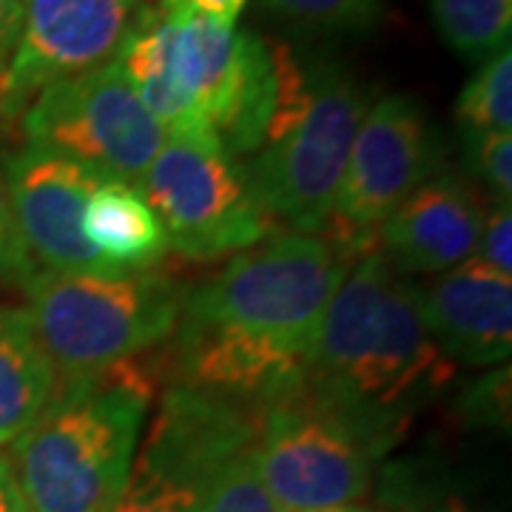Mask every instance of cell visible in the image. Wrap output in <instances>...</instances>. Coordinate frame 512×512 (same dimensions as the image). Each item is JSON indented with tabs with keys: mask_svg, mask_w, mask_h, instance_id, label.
Masks as SVG:
<instances>
[{
	"mask_svg": "<svg viewBox=\"0 0 512 512\" xmlns=\"http://www.w3.org/2000/svg\"><path fill=\"white\" fill-rule=\"evenodd\" d=\"M350 248L313 234L268 237L197 291L177 322L185 387L231 402H279L305 382V356L342 279Z\"/></svg>",
	"mask_w": 512,
	"mask_h": 512,
	"instance_id": "cell-1",
	"label": "cell"
},
{
	"mask_svg": "<svg viewBox=\"0 0 512 512\" xmlns=\"http://www.w3.org/2000/svg\"><path fill=\"white\" fill-rule=\"evenodd\" d=\"M117 66L165 134L254 154L305 94L308 72L288 46L191 12L143 9Z\"/></svg>",
	"mask_w": 512,
	"mask_h": 512,
	"instance_id": "cell-2",
	"label": "cell"
},
{
	"mask_svg": "<svg viewBox=\"0 0 512 512\" xmlns=\"http://www.w3.org/2000/svg\"><path fill=\"white\" fill-rule=\"evenodd\" d=\"M456 376L424 325L419 291L365 251L336 288L305 356V387L393 436Z\"/></svg>",
	"mask_w": 512,
	"mask_h": 512,
	"instance_id": "cell-3",
	"label": "cell"
},
{
	"mask_svg": "<svg viewBox=\"0 0 512 512\" xmlns=\"http://www.w3.org/2000/svg\"><path fill=\"white\" fill-rule=\"evenodd\" d=\"M151 402L143 370L57 376L40 419L12 444V470L29 512H114L134 470Z\"/></svg>",
	"mask_w": 512,
	"mask_h": 512,
	"instance_id": "cell-4",
	"label": "cell"
},
{
	"mask_svg": "<svg viewBox=\"0 0 512 512\" xmlns=\"http://www.w3.org/2000/svg\"><path fill=\"white\" fill-rule=\"evenodd\" d=\"M29 316L57 376L100 373L165 342L180 322L183 288L154 268L114 274L26 276Z\"/></svg>",
	"mask_w": 512,
	"mask_h": 512,
	"instance_id": "cell-5",
	"label": "cell"
},
{
	"mask_svg": "<svg viewBox=\"0 0 512 512\" xmlns=\"http://www.w3.org/2000/svg\"><path fill=\"white\" fill-rule=\"evenodd\" d=\"M367 111V94L336 66H316L293 111L242 165L256 202L296 234L322 231L336 211L350 146Z\"/></svg>",
	"mask_w": 512,
	"mask_h": 512,
	"instance_id": "cell-6",
	"label": "cell"
},
{
	"mask_svg": "<svg viewBox=\"0 0 512 512\" xmlns=\"http://www.w3.org/2000/svg\"><path fill=\"white\" fill-rule=\"evenodd\" d=\"M387 436L305 384L262 407L256 458L282 512L348 507L365 498Z\"/></svg>",
	"mask_w": 512,
	"mask_h": 512,
	"instance_id": "cell-7",
	"label": "cell"
},
{
	"mask_svg": "<svg viewBox=\"0 0 512 512\" xmlns=\"http://www.w3.org/2000/svg\"><path fill=\"white\" fill-rule=\"evenodd\" d=\"M134 188L163 225L168 248L185 259L239 254L274 234L242 165L208 137L165 134Z\"/></svg>",
	"mask_w": 512,
	"mask_h": 512,
	"instance_id": "cell-8",
	"label": "cell"
},
{
	"mask_svg": "<svg viewBox=\"0 0 512 512\" xmlns=\"http://www.w3.org/2000/svg\"><path fill=\"white\" fill-rule=\"evenodd\" d=\"M32 146L52 148L103 180L137 183L165 143L117 60L94 72L52 83L23 109Z\"/></svg>",
	"mask_w": 512,
	"mask_h": 512,
	"instance_id": "cell-9",
	"label": "cell"
},
{
	"mask_svg": "<svg viewBox=\"0 0 512 512\" xmlns=\"http://www.w3.org/2000/svg\"><path fill=\"white\" fill-rule=\"evenodd\" d=\"M143 0H23L15 52L0 74V111L18 114L40 89L111 63Z\"/></svg>",
	"mask_w": 512,
	"mask_h": 512,
	"instance_id": "cell-10",
	"label": "cell"
},
{
	"mask_svg": "<svg viewBox=\"0 0 512 512\" xmlns=\"http://www.w3.org/2000/svg\"><path fill=\"white\" fill-rule=\"evenodd\" d=\"M441 151L416 100L387 94L367 106L350 146L333 217L379 228L421 183L439 174Z\"/></svg>",
	"mask_w": 512,
	"mask_h": 512,
	"instance_id": "cell-11",
	"label": "cell"
},
{
	"mask_svg": "<svg viewBox=\"0 0 512 512\" xmlns=\"http://www.w3.org/2000/svg\"><path fill=\"white\" fill-rule=\"evenodd\" d=\"M6 194L29 259L55 274H114L83 234V211L100 174L52 148L26 146L6 160Z\"/></svg>",
	"mask_w": 512,
	"mask_h": 512,
	"instance_id": "cell-12",
	"label": "cell"
},
{
	"mask_svg": "<svg viewBox=\"0 0 512 512\" xmlns=\"http://www.w3.org/2000/svg\"><path fill=\"white\" fill-rule=\"evenodd\" d=\"M416 291L424 325L453 365L501 367L510 359L512 276L473 256Z\"/></svg>",
	"mask_w": 512,
	"mask_h": 512,
	"instance_id": "cell-13",
	"label": "cell"
},
{
	"mask_svg": "<svg viewBox=\"0 0 512 512\" xmlns=\"http://www.w3.org/2000/svg\"><path fill=\"white\" fill-rule=\"evenodd\" d=\"M484 225L481 197L456 174L421 183L379 225L384 256L399 274H447L476 256Z\"/></svg>",
	"mask_w": 512,
	"mask_h": 512,
	"instance_id": "cell-14",
	"label": "cell"
},
{
	"mask_svg": "<svg viewBox=\"0 0 512 512\" xmlns=\"http://www.w3.org/2000/svg\"><path fill=\"white\" fill-rule=\"evenodd\" d=\"M57 387V370L26 308H0V447L40 419Z\"/></svg>",
	"mask_w": 512,
	"mask_h": 512,
	"instance_id": "cell-15",
	"label": "cell"
},
{
	"mask_svg": "<svg viewBox=\"0 0 512 512\" xmlns=\"http://www.w3.org/2000/svg\"><path fill=\"white\" fill-rule=\"evenodd\" d=\"M83 234L117 271L154 268L168 251L163 225L131 183L103 180L83 211Z\"/></svg>",
	"mask_w": 512,
	"mask_h": 512,
	"instance_id": "cell-16",
	"label": "cell"
},
{
	"mask_svg": "<svg viewBox=\"0 0 512 512\" xmlns=\"http://www.w3.org/2000/svg\"><path fill=\"white\" fill-rule=\"evenodd\" d=\"M430 9L444 43L467 60H487L510 43L512 0H433Z\"/></svg>",
	"mask_w": 512,
	"mask_h": 512,
	"instance_id": "cell-17",
	"label": "cell"
},
{
	"mask_svg": "<svg viewBox=\"0 0 512 512\" xmlns=\"http://www.w3.org/2000/svg\"><path fill=\"white\" fill-rule=\"evenodd\" d=\"M256 441L234 447L197 476L202 512H282L259 473Z\"/></svg>",
	"mask_w": 512,
	"mask_h": 512,
	"instance_id": "cell-18",
	"label": "cell"
},
{
	"mask_svg": "<svg viewBox=\"0 0 512 512\" xmlns=\"http://www.w3.org/2000/svg\"><path fill=\"white\" fill-rule=\"evenodd\" d=\"M456 117L464 131H501L512 128V52L510 46L481 63L456 103Z\"/></svg>",
	"mask_w": 512,
	"mask_h": 512,
	"instance_id": "cell-19",
	"label": "cell"
},
{
	"mask_svg": "<svg viewBox=\"0 0 512 512\" xmlns=\"http://www.w3.org/2000/svg\"><path fill=\"white\" fill-rule=\"evenodd\" d=\"M268 9L313 32L365 35L382 20V0H265Z\"/></svg>",
	"mask_w": 512,
	"mask_h": 512,
	"instance_id": "cell-20",
	"label": "cell"
},
{
	"mask_svg": "<svg viewBox=\"0 0 512 512\" xmlns=\"http://www.w3.org/2000/svg\"><path fill=\"white\" fill-rule=\"evenodd\" d=\"M114 512H202L194 487L160 470L137 464Z\"/></svg>",
	"mask_w": 512,
	"mask_h": 512,
	"instance_id": "cell-21",
	"label": "cell"
},
{
	"mask_svg": "<svg viewBox=\"0 0 512 512\" xmlns=\"http://www.w3.org/2000/svg\"><path fill=\"white\" fill-rule=\"evenodd\" d=\"M467 160L478 177L493 188L498 200L512 197V134L501 131H464Z\"/></svg>",
	"mask_w": 512,
	"mask_h": 512,
	"instance_id": "cell-22",
	"label": "cell"
},
{
	"mask_svg": "<svg viewBox=\"0 0 512 512\" xmlns=\"http://www.w3.org/2000/svg\"><path fill=\"white\" fill-rule=\"evenodd\" d=\"M464 416L476 424H510V367L493 370L464 396Z\"/></svg>",
	"mask_w": 512,
	"mask_h": 512,
	"instance_id": "cell-23",
	"label": "cell"
},
{
	"mask_svg": "<svg viewBox=\"0 0 512 512\" xmlns=\"http://www.w3.org/2000/svg\"><path fill=\"white\" fill-rule=\"evenodd\" d=\"M478 259L495 268L498 274H512V205L495 200L493 211L484 214L481 237H478Z\"/></svg>",
	"mask_w": 512,
	"mask_h": 512,
	"instance_id": "cell-24",
	"label": "cell"
},
{
	"mask_svg": "<svg viewBox=\"0 0 512 512\" xmlns=\"http://www.w3.org/2000/svg\"><path fill=\"white\" fill-rule=\"evenodd\" d=\"M29 274H32V259L23 248V239L18 234L15 217H12L6 183H3V174H0V279Z\"/></svg>",
	"mask_w": 512,
	"mask_h": 512,
	"instance_id": "cell-25",
	"label": "cell"
},
{
	"mask_svg": "<svg viewBox=\"0 0 512 512\" xmlns=\"http://www.w3.org/2000/svg\"><path fill=\"white\" fill-rule=\"evenodd\" d=\"M245 3L248 0H160V9H165V12H191L200 18L234 26L239 12L245 9Z\"/></svg>",
	"mask_w": 512,
	"mask_h": 512,
	"instance_id": "cell-26",
	"label": "cell"
},
{
	"mask_svg": "<svg viewBox=\"0 0 512 512\" xmlns=\"http://www.w3.org/2000/svg\"><path fill=\"white\" fill-rule=\"evenodd\" d=\"M23 26V0H0V74L15 52Z\"/></svg>",
	"mask_w": 512,
	"mask_h": 512,
	"instance_id": "cell-27",
	"label": "cell"
},
{
	"mask_svg": "<svg viewBox=\"0 0 512 512\" xmlns=\"http://www.w3.org/2000/svg\"><path fill=\"white\" fill-rule=\"evenodd\" d=\"M0 512H29L9 458H0Z\"/></svg>",
	"mask_w": 512,
	"mask_h": 512,
	"instance_id": "cell-28",
	"label": "cell"
},
{
	"mask_svg": "<svg viewBox=\"0 0 512 512\" xmlns=\"http://www.w3.org/2000/svg\"><path fill=\"white\" fill-rule=\"evenodd\" d=\"M313 512H379V510H367V507H359V504H348V507H330V510H313Z\"/></svg>",
	"mask_w": 512,
	"mask_h": 512,
	"instance_id": "cell-29",
	"label": "cell"
},
{
	"mask_svg": "<svg viewBox=\"0 0 512 512\" xmlns=\"http://www.w3.org/2000/svg\"><path fill=\"white\" fill-rule=\"evenodd\" d=\"M430 512H470V510H464V507H444V510H430Z\"/></svg>",
	"mask_w": 512,
	"mask_h": 512,
	"instance_id": "cell-30",
	"label": "cell"
}]
</instances>
